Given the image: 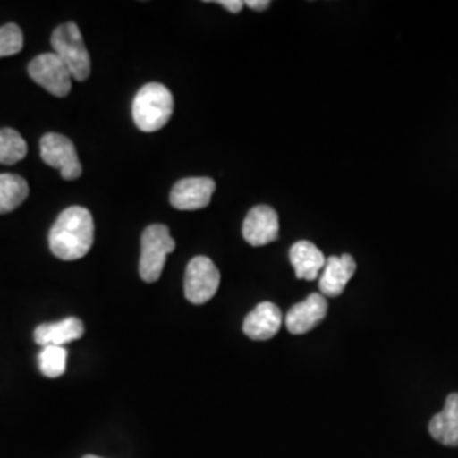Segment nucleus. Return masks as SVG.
Wrapping results in <instances>:
<instances>
[{
    "label": "nucleus",
    "instance_id": "f257e3e1",
    "mask_svg": "<svg viewBox=\"0 0 458 458\" xmlns=\"http://www.w3.org/2000/svg\"><path fill=\"white\" fill-rule=\"evenodd\" d=\"M96 226L92 214L81 206H72L58 216L49 231L51 253L65 262L83 259L94 245Z\"/></svg>",
    "mask_w": 458,
    "mask_h": 458
},
{
    "label": "nucleus",
    "instance_id": "a211bd4d",
    "mask_svg": "<svg viewBox=\"0 0 458 458\" xmlns=\"http://www.w3.org/2000/svg\"><path fill=\"white\" fill-rule=\"evenodd\" d=\"M68 352L65 346H45L38 357L41 374L48 378H56L65 374Z\"/></svg>",
    "mask_w": 458,
    "mask_h": 458
},
{
    "label": "nucleus",
    "instance_id": "4468645a",
    "mask_svg": "<svg viewBox=\"0 0 458 458\" xmlns=\"http://www.w3.org/2000/svg\"><path fill=\"white\" fill-rule=\"evenodd\" d=\"M289 259L294 267L295 277L302 280L319 278L321 270H325L327 257L311 242H297L289 251Z\"/></svg>",
    "mask_w": 458,
    "mask_h": 458
},
{
    "label": "nucleus",
    "instance_id": "9b49d317",
    "mask_svg": "<svg viewBox=\"0 0 458 458\" xmlns=\"http://www.w3.org/2000/svg\"><path fill=\"white\" fill-rule=\"evenodd\" d=\"M284 323L282 311L274 302H260L250 312L243 323L246 336L255 342H265L274 338Z\"/></svg>",
    "mask_w": 458,
    "mask_h": 458
},
{
    "label": "nucleus",
    "instance_id": "7ed1b4c3",
    "mask_svg": "<svg viewBox=\"0 0 458 458\" xmlns=\"http://www.w3.org/2000/svg\"><path fill=\"white\" fill-rule=\"evenodd\" d=\"M53 53L65 64L72 79L83 82L90 75V55L85 48L82 33L75 22L58 26L51 34Z\"/></svg>",
    "mask_w": 458,
    "mask_h": 458
},
{
    "label": "nucleus",
    "instance_id": "dca6fc26",
    "mask_svg": "<svg viewBox=\"0 0 458 458\" xmlns=\"http://www.w3.org/2000/svg\"><path fill=\"white\" fill-rule=\"evenodd\" d=\"M30 196V185L14 174H0V214L13 213Z\"/></svg>",
    "mask_w": 458,
    "mask_h": 458
},
{
    "label": "nucleus",
    "instance_id": "f03ea898",
    "mask_svg": "<svg viewBox=\"0 0 458 458\" xmlns=\"http://www.w3.org/2000/svg\"><path fill=\"white\" fill-rule=\"evenodd\" d=\"M174 114V96L162 83H147L132 100V119L138 130L155 132L162 130Z\"/></svg>",
    "mask_w": 458,
    "mask_h": 458
},
{
    "label": "nucleus",
    "instance_id": "20e7f679",
    "mask_svg": "<svg viewBox=\"0 0 458 458\" xmlns=\"http://www.w3.org/2000/svg\"><path fill=\"white\" fill-rule=\"evenodd\" d=\"M175 250V240L165 225H151L141 234L140 276L147 282H157L164 272L166 257Z\"/></svg>",
    "mask_w": 458,
    "mask_h": 458
},
{
    "label": "nucleus",
    "instance_id": "2eb2a0df",
    "mask_svg": "<svg viewBox=\"0 0 458 458\" xmlns=\"http://www.w3.org/2000/svg\"><path fill=\"white\" fill-rule=\"evenodd\" d=\"M429 435L445 446H458V394L446 397L445 408L429 421Z\"/></svg>",
    "mask_w": 458,
    "mask_h": 458
},
{
    "label": "nucleus",
    "instance_id": "1a4fd4ad",
    "mask_svg": "<svg viewBox=\"0 0 458 458\" xmlns=\"http://www.w3.org/2000/svg\"><path fill=\"white\" fill-rule=\"evenodd\" d=\"M243 238L251 246L274 243L278 238V216L268 206H257L246 214Z\"/></svg>",
    "mask_w": 458,
    "mask_h": 458
},
{
    "label": "nucleus",
    "instance_id": "0eeeda50",
    "mask_svg": "<svg viewBox=\"0 0 458 458\" xmlns=\"http://www.w3.org/2000/svg\"><path fill=\"white\" fill-rule=\"evenodd\" d=\"M30 77L55 98H66L72 90V73L55 53H43L28 66Z\"/></svg>",
    "mask_w": 458,
    "mask_h": 458
},
{
    "label": "nucleus",
    "instance_id": "ddd939ff",
    "mask_svg": "<svg viewBox=\"0 0 458 458\" xmlns=\"http://www.w3.org/2000/svg\"><path fill=\"white\" fill-rule=\"evenodd\" d=\"M85 327L79 318H66L58 323H45L34 329V342L39 346H65L81 340Z\"/></svg>",
    "mask_w": 458,
    "mask_h": 458
},
{
    "label": "nucleus",
    "instance_id": "9d476101",
    "mask_svg": "<svg viewBox=\"0 0 458 458\" xmlns=\"http://www.w3.org/2000/svg\"><path fill=\"white\" fill-rule=\"evenodd\" d=\"M327 314V301L323 294H311L291 308L285 316V327L293 335H304L318 327Z\"/></svg>",
    "mask_w": 458,
    "mask_h": 458
},
{
    "label": "nucleus",
    "instance_id": "f3484780",
    "mask_svg": "<svg viewBox=\"0 0 458 458\" xmlns=\"http://www.w3.org/2000/svg\"><path fill=\"white\" fill-rule=\"evenodd\" d=\"M28 153L24 138L11 128H0V164L14 165Z\"/></svg>",
    "mask_w": 458,
    "mask_h": 458
},
{
    "label": "nucleus",
    "instance_id": "39448f33",
    "mask_svg": "<svg viewBox=\"0 0 458 458\" xmlns=\"http://www.w3.org/2000/svg\"><path fill=\"white\" fill-rule=\"evenodd\" d=\"M221 284V274L211 259L194 257L185 270L183 291L189 302L200 306L211 301Z\"/></svg>",
    "mask_w": 458,
    "mask_h": 458
},
{
    "label": "nucleus",
    "instance_id": "f8f14e48",
    "mask_svg": "<svg viewBox=\"0 0 458 458\" xmlns=\"http://www.w3.org/2000/svg\"><path fill=\"white\" fill-rule=\"evenodd\" d=\"M355 272H357V263L352 255L344 253L342 257H336V255L329 257L325 265V270L319 277L321 294L327 297H338L344 294L346 284L355 276Z\"/></svg>",
    "mask_w": 458,
    "mask_h": 458
},
{
    "label": "nucleus",
    "instance_id": "6ab92c4d",
    "mask_svg": "<svg viewBox=\"0 0 458 458\" xmlns=\"http://www.w3.org/2000/svg\"><path fill=\"white\" fill-rule=\"evenodd\" d=\"M24 45V36L17 24H5L0 28V58L17 55Z\"/></svg>",
    "mask_w": 458,
    "mask_h": 458
},
{
    "label": "nucleus",
    "instance_id": "412c9836",
    "mask_svg": "<svg viewBox=\"0 0 458 458\" xmlns=\"http://www.w3.org/2000/svg\"><path fill=\"white\" fill-rule=\"evenodd\" d=\"M246 7L253 11H265L267 7H270V0H246Z\"/></svg>",
    "mask_w": 458,
    "mask_h": 458
},
{
    "label": "nucleus",
    "instance_id": "4be33fe9",
    "mask_svg": "<svg viewBox=\"0 0 458 458\" xmlns=\"http://www.w3.org/2000/svg\"><path fill=\"white\" fill-rule=\"evenodd\" d=\"M82 458H100V457H96V455H85V457H82Z\"/></svg>",
    "mask_w": 458,
    "mask_h": 458
},
{
    "label": "nucleus",
    "instance_id": "423d86ee",
    "mask_svg": "<svg viewBox=\"0 0 458 458\" xmlns=\"http://www.w3.org/2000/svg\"><path fill=\"white\" fill-rule=\"evenodd\" d=\"M39 151L45 164L58 168L65 181H77L82 175L75 145L64 134L47 132L39 141Z\"/></svg>",
    "mask_w": 458,
    "mask_h": 458
},
{
    "label": "nucleus",
    "instance_id": "aec40b11",
    "mask_svg": "<svg viewBox=\"0 0 458 458\" xmlns=\"http://www.w3.org/2000/svg\"><path fill=\"white\" fill-rule=\"evenodd\" d=\"M217 4L223 5L225 9H228L229 13H234V14H238L245 7L243 0H219Z\"/></svg>",
    "mask_w": 458,
    "mask_h": 458
},
{
    "label": "nucleus",
    "instance_id": "6e6552de",
    "mask_svg": "<svg viewBox=\"0 0 458 458\" xmlns=\"http://www.w3.org/2000/svg\"><path fill=\"white\" fill-rule=\"evenodd\" d=\"M216 182L208 177H189L177 182L170 192V204L179 211H197L209 206Z\"/></svg>",
    "mask_w": 458,
    "mask_h": 458
}]
</instances>
